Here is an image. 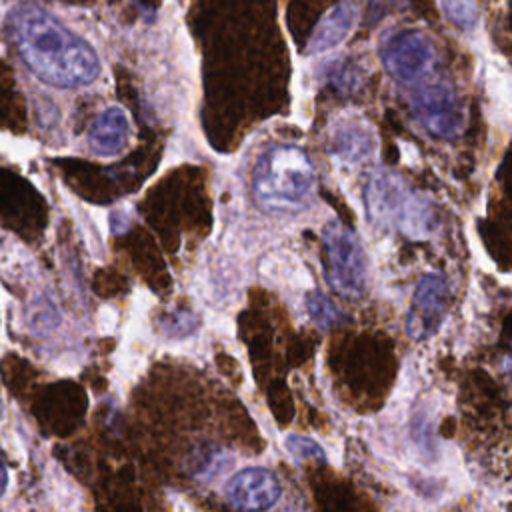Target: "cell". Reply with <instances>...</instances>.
<instances>
[{
    "instance_id": "30bf717a",
    "label": "cell",
    "mask_w": 512,
    "mask_h": 512,
    "mask_svg": "<svg viewBox=\"0 0 512 512\" xmlns=\"http://www.w3.org/2000/svg\"><path fill=\"white\" fill-rule=\"evenodd\" d=\"M354 18L356 8L352 0H340L338 4H334L316 24L308 42V52L322 54L336 48L352 30Z\"/></svg>"
},
{
    "instance_id": "52a82bcc",
    "label": "cell",
    "mask_w": 512,
    "mask_h": 512,
    "mask_svg": "<svg viewBox=\"0 0 512 512\" xmlns=\"http://www.w3.org/2000/svg\"><path fill=\"white\" fill-rule=\"evenodd\" d=\"M280 496L278 478L266 468H244L226 486V500L240 512H262Z\"/></svg>"
},
{
    "instance_id": "8992f818",
    "label": "cell",
    "mask_w": 512,
    "mask_h": 512,
    "mask_svg": "<svg viewBox=\"0 0 512 512\" xmlns=\"http://www.w3.org/2000/svg\"><path fill=\"white\" fill-rule=\"evenodd\" d=\"M410 106L416 122L436 138L452 140L464 128V106L448 82L418 86Z\"/></svg>"
},
{
    "instance_id": "3957f363",
    "label": "cell",
    "mask_w": 512,
    "mask_h": 512,
    "mask_svg": "<svg viewBox=\"0 0 512 512\" xmlns=\"http://www.w3.org/2000/svg\"><path fill=\"white\" fill-rule=\"evenodd\" d=\"M366 212L374 224H396L410 238H426L432 232V210L424 200L408 194L400 178L376 174L366 186Z\"/></svg>"
},
{
    "instance_id": "7c38bea8",
    "label": "cell",
    "mask_w": 512,
    "mask_h": 512,
    "mask_svg": "<svg viewBox=\"0 0 512 512\" xmlns=\"http://www.w3.org/2000/svg\"><path fill=\"white\" fill-rule=\"evenodd\" d=\"M446 18L460 30L474 28L478 20V8L474 0H442Z\"/></svg>"
},
{
    "instance_id": "277c9868",
    "label": "cell",
    "mask_w": 512,
    "mask_h": 512,
    "mask_svg": "<svg viewBox=\"0 0 512 512\" xmlns=\"http://www.w3.org/2000/svg\"><path fill=\"white\" fill-rule=\"evenodd\" d=\"M380 60L384 70L402 86H422L440 62L432 38L420 30H394L382 38Z\"/></svg>"
},
{
    "instance_id": "2e32d148",
    "label": "cell",
    "mask_w": 512,
    "mask_h": 512,
    "mask_svg": "<svg viewBox=\"0 0 512 512\" xmlns=\"http://www.w3.org/2000/svg\"><path fill=\"white\" fill-rule=\"evenodd\" d=\"M0 410H2V406H0Z\"/></svg>"
},
{
    "instance_id": "8fae6325",
    "label": "cell",
    "mask_w": 512,
    "mask_h": 512,
    "mask_svg": "<svg viewBox=\"0 0 512 512\" xmlns=\"http://www.w3.org/2000/svg\"><path fill=\"white\" fill-rule=\"evenodd\" d=\"M372 152V134L358 124H344L332 136V154L360 162Z\"/></svg>"
},
{
    "instance_id": "9a60e30c",
    "label": "cell",
    "mask_w": 512,
    "mask_h": 512,
    "mask_svg": "<svg viewBox=\"0 0 512 512\" xmlns=\"http://www.w3.org/2000/svg\"><path fill=\"white\" fill-rule=\"evenodd\" d=\"M6 484H8V476H6V468H4V464H2V460H0V496H2L4 490H6Z\"/></svg>"
},
{
    "instance_id": "7a4b0ae2",
    "label": "cell",
    "mask_w": 512,
    "mask_h": 512,
    "mask_svg": "<svg viewBox=\"0 0 512 512\" xmlns=\"http://www.w3.org/2000/svg\"><path fill=\"white\" fill-rule=\"evenodd\" d=\"M316 170L306 150L294 144H274L262 152L252 170L256 204L272 214H294L308 206Z\"/></svg>"
},
{
    "instance_id": "6da1fadb",
    "label": "cell",
    "mask_w": 512,
    "mask_h": 512,
    "mask_svg": "<svg viewBox=\"0 0 512 512\" xmlns=\"http://www.w3.org/2000/svg\"><path fill=\"white\" fill-rule=\"evenodd\" d=\"M6 34L26 68L44 84L80 88L92 84L100 74L94 48L36 4L12 8L6 18Z\"/></svg>"
},
{
    "instance_id": "ba28073f",
    "label": "cell",
    "mask_w": 512,
    "mask_h": 512,
    "mask_svg": "<svg viewBox=\"0 0 512 512\" xmlns=\"http://www.w3.org/2000/svg\"><path fill=\"white\" fill-rule=\"evenodd\" d=\"M448 302V284L440 274H426L420 278L412 308L408 314V332L414 338H422L432 334L438 324L442 322V316L446 312Z\"/></svg>"
},
{
    "instance_id": "5bb4252c",
    "label": "cell",
    "mask_w": 512,
    "mask_h": 512,
    "mask_svg": "<svg viewBox=\"0 0 512 512\" xmlns=\"http://www.w3.org/2000/svg\"><path fill=\"white\" fill-rule=\"evenodd\" d=\"M288 450L298 458V460H306V458H322V450L316 442L304 438V436H288L286 438Z\"/></svg>"
},
{
    "instance_id": "9c48e42d",
    "label": "cell",
    "mask_w": 512,
    "mask_h": 512,
    "mask_svg": "<svg viewBox=\"0 0 512 512\" xmlns=\"http://www.w3.org/2000/svg\"><path fill=\"white\" fill-rule=\"evenodd\" d=\"M128 136V114L120 106H108L92 120L88 128V146L98 156H114L124 150Z\"/></svg>"
},
{
    "instance_id": "4fadbf2b",
    "label": "cell",
    "mask_w": 512,
    "mask_h": 512,
    "mask_svg": "<svg viewBox=\"0 0 512 512\" xmlns=\"http://www.w3.org/2000/svg\"><path fill=\"white\" fill-rule=\"evenodd\" d=\"M308 310H310L312 318L324 328H328L340 320V312L332 306V302L328 298H324L318 292L308 296Z\"/></svg>"
},
{
    "instance_id": "5b68a950",
    "label": "cell",
    "mask_w": 512,
    "mask_h": 512,
    "mask_svg": "<svg viewBox=\"0 0 512 512\" xmlns=\"http://www.w3.org/2000/svg\"><path fill=\"white\" fill-rule=\"evenodd\" d=\"M322 242L330 286L346 298H358L366 288V258L356 234L332 220L322 230Z\"/></svg>"
}]
</instances>
